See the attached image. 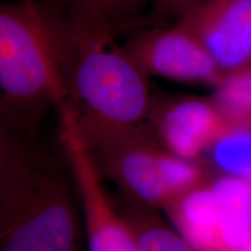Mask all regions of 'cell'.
<instances>
[{
	"instance_id": "obj_1",
	"label": "cell",
	"mask_w": 251,
	"mask_h": 251,
	"mask_svg": "<svg viewBox=\"0 0 251 251\" xmlns=\"http://www.w3.org/2000/svg\"><path fill=\"white\" fill-rule=\"evenodd\" d=\"M34 4L54 48L65 101L80 127L118 130L146 125L152 102L148 77L117 37L75 20L65 8Z\"/></svg>"
},
{
	"instance_id": "obj_2",
	"label": "cell",
	"mask_w": 251,
	"mask_h": 251,
	"mask_svg": "<svg viewBox=\"0 0 251 251\" xmlns=\"http://www.w3.org/2000/svg\"><path fill=\"white\" fill-rule=\"evenodd\" d=\"M1 126L0 251H80L70 181L49 157Z\"/></svg>"
},
{
	"instance_id": "obj_3",
	"label": "cell",
	"mask_w": 251,
	"mask_h": 251,
	"mask_svg": "<svg viewBox=\"0 0 251 251\" xmlns=\"http://www.w3.org/2000/svg\"><path fill=\"white\" fill-rule=\"evenodd\" d=\"M67 99L54 48L34 0L0 6L1 126L31 136L50 106Z\"/></svg>"
},
{
	"instance_id": "obj_4",
	"label": "cell",
	"mask_w": 251,
	"mask_h": 251,
	"mask_svg": "<svg viewBox=\"0 0 251 251\" xmlns=\"http://www.w3.org/2000/svg\"><path fill=\"white\" fill-rule=\"evenodd\" d=\"M79 128L100 175L140 205L165 209L208 180L205 169L166 149L148 124L118 130Z\"/></svg>"
},
{
	"instance_id": "obj_5",
	"label": "cell",
	"mask_w": 251,
	"mask_h": 251,
	"mask_svg": "<svg viewBox=\"0 0 251 251\" xmlns=\"http://www.w3.org/2000/svg\"><path fill=\"white\" fill-rule=\"evenodd\" d=\"M61 144L83 212L89 251H139L130 226L113 206L77 119L61 120Z\"/></svg>"
},
{
	"instance_id": "obj_6",
	"label": "cell",
	"mask_w": 251,
	"mask_h": 251,
	"mask_svg": "<svg viewBox=\"0 0 251 251\" xmlns=\"http://www.w3.org/2000/svg\"><path fill=\"white\" fill-rule=\"evenodd\" d=\"M124 48L147 77L215 86L225 76L201 42L177 24L140 28Z\"/></svg>"
},
{
	"instance_id": "obj_7",
	"label": "cell",
	"mask_w": 251,
	"mask_h": 251,
	"mask_svg": "<svg viewBox=\"0 0 251 251\" xmlns=\"http://www.w3.org/2000/svg\"><path fill=\"white\" fill-rule=\"evenodd\" d=\"M177 25L201 42L225 75L251 67V0H193Z\"/></svg>"
},
{
	"instance_id": "obj_8",
	"label": "cell",
	"mask_w": 251,
	"mask_h": 251,
	"mask_svg": "<svg viewBox=\"0 0 251 251\" xmlns=\"http://www.w3.org/2000/svg\"><path fill=\"white\" fill-rule=\"evenodd\" d=\"M148 119L159 142L188 161L196 159L231 129L212 99L193 97L152 98Z\"/></svg>"
},
{
	"instance_id": "obj_9",
	"label": "cell",
	"mask_w": 251,
	"mask_h": 251,
	"mask_svg": "<svg viewBox=\"0 0 251 251\" xmlns=\"http://www.w3.org/2000/svg\"><path fill=\"white\" fill-rule=\"evenodd\" d=\"M175 229L194 251H215L219 238L220 211L211 180L178 198L166 207Z\"/></svg>"
},
{
	"instance_id": "obj_10",
	"label": "cell",
	"mask_w": 251,
	"mask_h": 251,
	"mask_svg": "<svg viewBox=\"0 0 251 251\" xmlns=\"http://www.w3.org/2000/svg\"><path fill=\"white\" fill-rule=\"evenodd\" d=\"M220 211L215 251H240L251 240V183L236 176L211 180Z\"/></svg>"
},
{
	"instance_id": "obj_11",
	"label": "cell",
	"mask_w": 251,
	"mask_h": 251,
	"mask_svg": "<svg viewBox=\"0 0 251 251\" xmlns=\"http://www.w3.org/2000/svg\"><path fill=\"white\" fill-rule=\"evenodd\" d=\"M155 0H74L65 11L72 19L105 29L115 37L146 27Z\"/></svg>"
},
{
	"instance_id": "obj_12",
	"label": "cell",
	"mask_w": 251,
	"mask_h": 251,
	"mask_svg": "<svg viewBox=\"0 0 251 251\" xmlns=\"http://www.w3.org/2000/svg\"><path fill=\"white\" fill-rule=\"evenodd\" d=\"M133 231L139 251H194L193 248L156 213V209L127 199L121 213Z\"/></svg>"
},
{
	"instance_id": "obj_13",
	"label": "cell",
	"mask_w": 251,
	"mask_h": 251,
	"mask_svg": "<svg viewBox=\"0 0 251 251\" xmlns=\"http://www.w3.org/2000/svg\"><path fill=\"white\" fill-rule=\"evenodd\" d=\"M212 100L231 128H251V67L226 74Z\"/></svg>"
},
{
	"instance_id": "obj_14",
	"label": "cell",
	"mask_w": 251,
	"mask_h": 251,
	"mask_svg": "<svg viewBox=\"0 0 251 251\" xmlns=\"http://www.w3.org/2000/svg\"><path fill=\"white\" fill-rule=\"evenodd\" d=\"M212 148L219 168L251 180V128H231Z\"/></svg>"
},
{
	"instance_id": "obj_15",
	"label": "cell",
	"mask_w": 251,
	"mask_h": 251,
	"mask_svg": "<svg viewBox=\"0 0 251 251\" xmlns=\"http://www.w3.org/2000/svg\"><path fill=\"white\" fill-rule=\"evenodd\" d=\"M192 1L193 0H155L151 12L147 19L146 27L170 26L177 24Z\"/></svg>"
},
{
	"instance_id": "obj_16",
	"label": "cell",
	"mask_w": 251,
	"mask_h": 251,
	"mask_svg": "<svg viewBox=\"0 0 251 251\" xmlns=\"http://www.w3.org/2000/svg\"><path fill=\"white\" fill-rule=\"evenodd\" d=\"M36 1L47 6H52V7L65 8L68 7L74 0H36Z\"/></svg>"
},
{
	"instance_id": "obj_17",
	"label": "cell",
	"mask_w": 251,
	"mask_h": 251,
	"mask_svg": "<svg viewBox=\"0 0 251 251\" xmlns=\"http://www.w3.org/2000/svg\"><path fill=\"white\" fill-rule=\"evenodd\" d=\"M240 251H251V240L248 242V244L246 247H243L242 249H241Z\"/></svg>"
}]
</instances>
